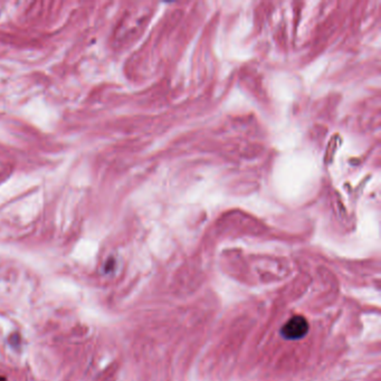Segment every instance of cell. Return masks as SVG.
<instances>
[{"mask_svg":"<svg viewBox=\"0 0 381 381\" xmlns=\"http://www.w3.org/2000/svg\"><path fill=\"white\" fill-rule=\"evenodd\" d=\"M309 329V323H307L306 319L296 315V317L291 318L285 323L281 330V334L283 338L288 340H298L305 337Z\"/></svg>","mask_w":381,"mask_h":381,"instance_id":"obj_1","label":"cell"},{"mask_svg":"<svg viewBox=\"0 0 381 381\" xmlns=\"http://www.w3.org/2000/svg\"><path fill=\"white\" fill-rule=\"evenodd\" d=\"M0 381H6V380L3 379V378H1V377H0Z\"/></svg>","mask_w":381,"mask_h":381,"instance_id":"obj_2","label":"cell"}]
</instances>
